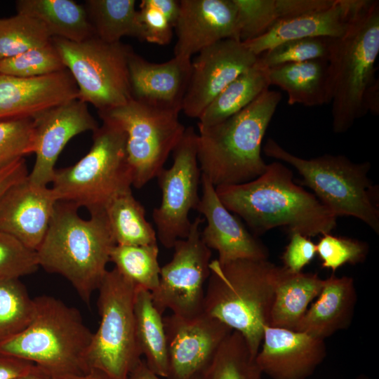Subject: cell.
Segmentation results:
<instances>
[{
  "label": "cell",
  "instance_id": "cell-1",
  "mask_svg": "<svg viewBox=\"0 0 379 379\" xmlns=\"http://www.w3.org/2000/svg\"><path fill=\"white\" fill-rule=\"evenodd\" d=\"M215 191L223 205L243 219L258 237L282 227L307 237L331 233L337 218L312 192L293 181L292 171L279 161L245 183L222 185Z\"/></svg>",
  "mask_w": 379,
  "mask_h": 379
},
{
  "label": "cell",
  "instance_id": "cell-2",
  "mask_svg": "<svg viewBox=\"0 0 379 379\" xmlns=\"http://www.w3.org/2000/svg\"><path fill=\"white\" fill-rule=\"evenodd\" d=\"M379 1L359 0L345 32L332 39L328 56L332 127L344 133L368 112L378 114Z\"/></svg>",
  "mask_w": 379,
  "mask_h": 379
},
{
  "label": "cell",
  "instance_id": "cell-3",
  "mask_svg": "<svg viewBox=\"0 0 379 379\" xmlns=\"http://www.w3.org/2000/svg\"><path fill=\"white\" fill-rule=\"evenodd\" d=\"M72 203L58 201L45 237L36 251L39 267L65 278L89 304L106 272L116 245L104 212L88 220Z\"/></svg>",
  "mask_w": 379,
  "mask_h": 379
},
{
  "label": "cell",
  "instance_id": "cell-4",
  "mask_svg": "<svg viewBox=\"0 0 379 379\" xmlns=\"http://www.w3.org/2000/svg\"><path fill=\"white\" fill-rule=\"evenodd\" d=\"M281 100L279 92L267 89L225 121L198 125L199 166L215 187L245 183L264 173L262 142Z\"/></svg>",
  "mask_w": 379,
  "mask_h": 379
},
{
  "label": "cell",
  "instance_id": "cell-5",
  "mask_svg": "<svg viewBox=\"0 0 379 379\" xmlns=\"http://www.w3.org/2000/svg\"><path fill=\"white\" fill-rule=\"evenodd\" d=\"M282 266L268 260L210 263L204 312L239 332L253 357L269 324L277 282Z\"/></svg>",
  "mask_w": 379,
  "mask_h": 379
},
{
  "label": "cell",
  "instance_id": "cell-6",
  "mask_svg": "<svg viewBox=\"0 0 379 379\" xmlns=\"http://www.w3.org/2000/svg\"><path fill=\"white\" fill-rule=\"evenodd\" d=\"M93 333L77 308L42 295L34 298L28 325L1 344L0 352L30 361L55 377L86 374Z\"/></svg>",
  "mask_w": 379,
  "mask_h": 379
},
{
  "label": "cell",
  "instance_id": "cell-7",
  "mask_svg": "<svg viewBox=\"0 0 379 379\" xmlns=\"http://www.w3.org/2000/svg\"><path fill=\"white\" fill-rule=\"evenodd\" d=\"M263 152L293 166L302 177L300 184L311 189L336 218L354 217L379 234V190L368 176L369 161L355 163L345 155L329 154L301 158L272 138L267 140Z\"/></svg>",
  "mask_w": 379,
  "mask_h": 379
},
{
  "label": "cell",
  "instance_id": "cell-8",
  "mask_svg": "<svg viewBox=\"0 0 379 379\" xmlns=\"http://www.w3.org/2000/svg\"><path fill=\"white\" fill-rule=\"evenodd\" d=\"M102 121L93 132L88 152L75 164L55 169L51 182L59 201L85 208L90 215L104 212L114 198L133 186L126 134L114 123Z\"/></svg>",
  "mask_w": 379,
  "mask_h": 379
},
{
  "label": "cell",
  "instance_id": "cell-9",
  "mask_svg": "<svg viewBox=\"0 0 379 379\" xmlns=\"http://www.w3.org/2000/svg\"><path fill=\"white\" fill-rule=\"evenodd\" d=\"M135 288L114 267L106 272L98 289L100 320L86 354L88 373L106 379H129L142 361L135 335Z\"/></svg>",
  "mask_w": 379,
  "mask_h": 379
},
{
  "label": "cell",
  "instance_id": "cell-10",
  "mask_svg": "<svg viewBox=\"0 0 379 379\" xmlns=\"http://www.w3.org/2000/svg\"><path fill=\"white\" fill-rule=\"evenodd\" d=\"M66 69L74 78L78 99L98 112L123 105L132 98L128 59L131 48L95 36L81 42L52 37Z\"/></svg>",
  "mask_w": 379,
  "mask_h": 379
},
{
  "label": "cell",
  "instance_id": "cell-11",
  "mask_svg": "<svg viewBox=\"0 0 379 379\" xmlns=\"http://www.w3.org/2000/svg\"><path fill=\"white\" fill-rule=\"evenodd\" d=\"M98 114L102 121L114 123L124 131L133 186L137 189L164 168L186 129L179 120V112L153 107L133 98Z\"/></svg>",
  "mask_w": 379,
  "mask_h": 379
},
{
  "label": "cell",
  "instance_id": "cell-12",
  "mask_svg": "<svg viewBox=\"0 0 379 379\" xmlns=\"http://www.w3.org/2000/svg\"><path fill=\"white\" fill-rule=\"evenodd\" d=\"M204 221L198 216L192 222L188 236L175 243L171 260L161 267L159 285L151 295L162 315L167 310L182 317L204 312V286L212 255L201 236L199 227Z\"/></svg>",
  "mask_w": 379,
  "mask_h": 379
},
{
  "label": "cell",
  "instance_id": "cell-13",
  "mask_svg": "<svg viewBox=\"0 0 379 379\" xmlns=\"http://www.w3.org/2000/svg\"><path fill=\"white\" fill-rule=\"evenodd\" d=\"M197 133L190 126L172 152L173 162L164 168L157 176L161 192L159 207L154 208L152 218L157 227V237L166 248L186 238L192 222L189 214L196 210L199 201V185L201 172L197 159Z\"/></svg>",
  "mask_w": 379,
  "mask_h": 379
},
{
  "label": "cell",
  "instance_id": "cell-14",
  "mask_svg": "<svg viewBox=\"0 0 379 379\" xmlns=\"http://www.w3.org/2000/svg\"><path fill=\"white\" fill-rule=\"evenodd\" d=\"M163 321L168 359L166 379L204 378L219 347L233 331L204 312L194 317L171 314Z\"/></svg>",
  "mask_w": 379,
  "mask_h": 379
},
{
  "label": "cell",
  "instance_id": "cell-15",
  "mask_svg": "<svg viewBox=\"0 0 379 379\" xmlns=\"http://www.w3.org/2000/svg\"><path fill=\"white\" fill-rule=\"evenodd\" d=\"M257 58L236 39L222 40L201 51L191 62L182 111L188 117L199 119L211 102Z\"/></svg>",
  "mask_w": 379,
  "mask_h": 379
},
{
  "label": "cell",
  "instance_id": "cell-16",
  "mask_svg": "<svg viewBox=\"0 0 379 379\" xmlns=\"http://www.w3.org/2000/svg\"><path fill=\"white\" fill-rule=\"evenodd\" d=\"M98 126L87 104L79 99L52 107L34 118L31 153L36 158L28 180L36 185L48 186L67 143L75 135L87 131L93 132Z\"/></svg>",
  "mask_w": 379,
  "mask_h": 379
},
{
  "label": "cell",
  "instance_id": "cell-17",
  "mask_svg": "<svg viewBox=\"0 0 379 379\" xmlns=\"http://www.w3.org/2000/svg\"><path fill=\"white\" fill-rule=\"evenodd\" d=\"M255 361L271 379H307L325 359V340L306 333L264 326Z\"/></svg>",
  "mask_w": 379,
  "mask_h": 379
},
{
  "label": "cell",
  "instance_id": "cell-18",
  "mask_svg": "<svg viewBox=\"0 0 379 379\" xmlns=\"http://www.w3.org/2000/svg\"><path fill=\"white\" fill-rule=\"evenodd\" d=\"M174 29L177 37L174 56L182 58L191 59L222 40L239 41L233 0H181Z\"/></svg>",
  "mask_w": 379,
  "mask_h": 379
},
{
  "label": "cell",
  "instance_id": "cell-19",
  "mask_svg": "<svg viewBox=\"0 0 379 379\" xmlns=\"http://www.w3.org/2000/svg\"><path fill=\"white\" fill-rule=\"evenodd\" d=\"M201 183L202 196L196 210L206 220L201 236L208 248L218 252L217 260L227 263L237 260H268V248L223 205L215 187L202 175Z\"/></svg>",
  "mask_w": 379,
  "mask_h": 379
},
{
  "label": "cell",
  "instance_id": "cell-20",
  "mask_svg": "<svg viewBox=\"0 0 379 379\" xmlns=\"http://www.w3.org/2000/svg\"><path fill=\"white\" fill-rule=\"evenodd\" d=\"M78 96L77 84L67 69L31 78L0 74V121L34 119Z\"/></svg>",
  "mask_w": 379,
  "mask_h": 379
},
{
  "label": "cell",
  "instance_id": "cell-21",
  "mask_svg": "<svg viewBox=\"0 0 379 379\" xmlns=\"http://www.w3.org/2000/svg\"><path fill=\"white\" fill-rule=\"evenodd\" d=\"M58 201L51 187L34 185L27 177L11 186L0 198V230L36 251Z\"/></svg>",
  "mask_w": 379,
  "mask_h": 379
},
{
  "label": "cell",
  "instance_id": "cell-22",
  "mask_svg": "<svg viewBox=\"0 0 379 379\" xmlns=\"http://www.w3.org/2000/svg\"><path fill=\"white\" fill-rule=\"evenodd\" d=\"M191 62L174 56L164 62H152L131 49L128 67L132 98L180 113L190 81Z\"/></svg>",
  "mask_w": 379,
  "mask_h": 379
},
{
  "label": "cell",
  "instance_id": "cell-23",
  "mask_svg": "<svg viewBox=\"0 0 379 379\" xmlns=\"http://www.w3.org/2000/svg\"><path fill=\"white\" fill-rule=\"evenodd\" d=\"M359 0H331L323 7L283 19L261 36L242 42L256 56L286 41L336 39L345 32Z\"/></svg>",
  "mask_w": 379,
  "mask_h": 379
},
{
  "label": "cell",
  "instance_id": "cell-24",
  "mask_svg": "<svg viewBox=\"0 0 379 379\" xmlns=\"http://www.w3.org/2000/svg\"><path fill=\"white\" fill-rule=\"evenodd\" d=\"M357 302L354 279L336 277L333 273L324 279L317 300L308 307L294 330L325 340L350 326Z\"/></svg>",
  "mask_w": 379,
  "mask_h": 379
},
{
  "label": "cell",
  "instance_id": "cell-25",
  "mask_svg": "<svg viewBox=\"0 0 379 379\" xmlns=\"http://www.w3.org/2000/svg\"><path fill=\"white\" fill-rule=\"evenodd\" d=\"M269 79L287 93L288 104L305 107L331 102L327 58L284 64L269 68Z\"/></svg>",
  "mask_w": 379,
  "mask_h": 379
},
{
  "label": "cell",
  "instance_id": "cell-26",
  "mask_svg": "<svg viewBox=\"0 0 379 379\" xmlns=\"http://www.w3.org/2000/svg\"><path fill=\"white\" fill-rule=\"evenodd\" d=\"M316 273L291 272L282 266L276 284L268 326L294 330L324 285Z\"/></svg>",
  "mask_w": 379,
  "mask_h": 379
},
{
  "label": "cell",
  "instance_id": "cell-27",
  "mask_svg": "<svg viewBox=\"0 0 379 379\" xmlns=\"http://www.w3.org/2000/svg\"><path fill=\"white\" fill-rule=\"evenodd\" d=\"M15 8L40 20L51 37L81 42L95 36L84 6L72 0H18Z\"/></svg>",
  "mask_w": 379,
  "mask_h": 379
},
{
  "label": "cell",
  "instance_id": "cell-28",
  "mask_svg": "<svg viewBox=\"0 0 379 379\" xmlns=\"http://www.w3.org/2000/svg\"><path fill=\"white\" fill-rule=\"evenodd\" d=\"M134 316L137 343L147 367L166 379L168 359L163 315L154 307L150 291L135 288Z\"/></svg>",
  "mask_w": 379,
  "mask_h": 379
},
{
  "label": "cell",
  "instance_id": "cell-29",
  "mask_svg": "<svg viewBox=\"0 0 379 379\" xmlns=\"http://www.w3.org/2000/svg\"><path fill=\"white\" fill-rule=\"evenodd\" d=\"M331 0H233L239 39L246 42L267 32L279 21L326 6Z\"/></svg>",
  "mask_w": 379,
  "mask_h": 379
},
{
  "label": "cell",
  "instance_id": "cell-30",
  "mask_svg": "<svg viewBox=\"0 0 379 379\" xmlns=\"http://www.w3.org/2000/svg\"><path fill=\"white\" fill-rule=\"evenodd\" d=\"M269 68L255 64L229 84L207 106L198 125L217 124L237 114L269 89Z\"/></svg>",
  "mask_w": 379,
  "mask_h": 379
},
{
  "label": "cell",
  "instance_id": "cell-31",
  "mask_svg": "<svg viewBox=\"0 0 379 379\" xmlns=\"http://www.w3.org/2000/svg\"><path fill=\"white\" fill-rule=\"evenodd\" d=\"M116 245L157 244L156 230L145 218V209L128 190L114 198L105 209Z\"/></svg>",
  "mask_w": 379,
  "mask_h": 379
},
{
  "label": "cell",
  "instance_id": "cell-32",
  "mask_svg": "<svg viewBox=\"0 0 379 379\" xmlns=\"http://www.w3.org/2000/svg\"><path fill=\"white\" fill-rule=\"evenodd\" d=\"M134 0H88L84 8L94 34L108 43L124 36L140 39L138 11Z\"/></svg>",
  "mask_w": 379,
  "mask_h": 379
},
{
  "label": "cell",
  "instance_id": "cell-33",
  "mask_svg": "<svg viewBox=\"0 0 379 379\" xmlns=\"http://www.w3.org/2000/svg\"><path fill=\"white\" fill-rule=\"evenodd\" d=\"M262 372L244 336L232 331L217 350L204 379H261Z\"/></svg>",
  "mask_w": 379,
  "mask_h": 379
},
{
  "label": "cell",
  "instance_id": "cell-34",
  "mask_svg": "<svg viewBox=\"0 0 379 379\" xmlns=\"http://www.w3.org/2000/svg\"><path fill=\"white\" fill-rule=\"evenodd\" d=\"M158 255L157 244L143 246L115 245L111 251L109 262L136 288L152 292L159 282L161 267Z\"/></svg>",
  "mask_w": 379,
  "mask_h": 379
},
{
  "label": "cell",
  "instance_id": "cell-35",
  "mask_svg": "<svg viewBox=\"0 0 379 379\" xmlns=\"http://www.w3.org/2000/svg\"><path fill=\"white\" fill-rule=\"evenodd\" d=\"M33 312L34 298L19 279H0V345L23 331Z\"/></svg>",
  "mask_w": 379,
  "mask_h": 379
},
{
  "label": "cell",
  "instance_id": "cell-36",
  "mask_svg": "<svg viewBox=\"0 0 379 379\" xmlns=\"http://www.w3.org/2000/svg\"><path fill=\"white\" fill-rule=\"evenodd\" d=\"M51 39L44 25L35 18L17 13L0 18V60L44 46Z\"/></svg>",
  "mask_w": 379,
  "mask_h": 379
},
{
  "label": "cell",
  "instance_id": "cell-37",
  "mask_svg": "<svg viewBox=\"0 0 379 379\" xmlns=\"http://www.w3.org/2000/svg\"><path fill=\"white\" fill-rule=\"evenodd\" d=\"M66 69L52 41L19 55L0 60V74L31 78Z\"/></svg>",
  "mask_w": 379,
  "mask_h": 379
},
{
  "label": "cell",
  "instance_id": "cell-38",
  "mask_svg": "<svg viewBox=\"0 0 379 379\" xmlns=\"http://www.w3.org/2000/svg\"><path fill=\"white\" fill-rule=\"evenodd\" d=\"M331 38L311 37L292 39L281 43L258 56L267 68L275 66L328 58Z\"/></svg>",
  "mask_w": 379,
  "mask_h": 379
},
{
  "label": "cell",
  "instance_id": "cell-39",
  "mask_svg": "<svg viewBox=\"0 0 379 379\" xmlns=\"http://www.w3.org/2000/svg\"><path fill=\"white\" fill-rule=\"evenodd\" d=\"M316 245L321 267L333 274L346 264L354 265L364 262L369 251L365 241L331 233L323 234Z\"/></svg>",
  "mask_w": 379,
  "mask_h": 379
},
{
  "label": "cell",
  "instance_id": "cell-40",
  "mask_svg": "<svg viewBox=\"0 0 379 379\" xmlns=\"http://www.w3.org/2000/svg\"><path fill=\"white\" fill-rule=\"evenodd\" d=\"M33 119L0 121V171L31 153Z\"/></svg>",
  "mask_w": 379,
  "mask_h": 379
},
{
  "label": "cell",
  "instance_id": "cell-41",
  "mask_svg": "<svg viewBox=\"0 0 379 379\" xmlns=\"http://www.w3.org/2000/svg\"><path fill=\"white\" fill-rule=\"evenodd\" d=\"M39 267L36 251L0 230V279H20Z\"/></svg>",
  "mask_w": 379,
  "mask_h": 379
},
{
  "label": "cell",
  "instance_id": "cell-42",
  "mask_svg": "<svg viewBox=\"0 0 379 379\" xmlns=\"http://www.w3.org/2000/svg\"><path fill=\"white\" fill-rule=\"evenodd\" d=\"M138 19L140 40L160 46L170 43L173 27L159 11L141 1Z\"/></svg>",
  "mask_w": 379,
  "mask_h": 379
},
{
  "label": "cell",
  "instance_id": "cell-43",
  "mask_svg": "<svg viewBox=\"0 0 379 379\" xmlns=\"http://www.w3.org/2000/svg\"><path fill=\"white\" fill-rule=\"evenodd\" d=\"M289 236V242L281 255L283 267L291 272L299 273L317 255V245L310 237L300 233Z\"/></svg>",
  "mask_w": 379,
  "mask_h": 379
},
{
  "label": "cell",
  "instance_id": "cell-44",
  "mask_svg": "<svg viewBox=\"0 0 379 379\" xmlns=\"http://www.w3.org/2000/svg\"><path fill=\"white\" fill-rule=\"evenodd\" d=\"M35 364L0 352V379H15L30 371Z\"/></svg>",
  "mask_w": 379,
  "mask_h": 379
},
{
  "label": "cell",
  "instance_id": "cell-45",
  "mask_svg": "<svg viewBox=\"0 0 379 379\" xmlns=\"http://www.w3.org/2000/svg\"><path fill=\"white\" fill-rule=\"evenodd\" d=\"M28 169L25 158L18 161L0 171V198L13 185L28 176Z\"/></svg>",
  "mask_w": 379,
  "mask_h": 379
},
{
  "label": "cell",
  "instance_id": "cell-46",
  "mask_svg": "<svg viewBox=\"0 0 379 379\" xmlns=\"http://www.w3.org/2000/svg\"><path fill=\"white\" fill-rule=\"evenodd\" d=\"M145 4L161 13L174 28L180 13V1L175 0H142Z\"/></svg>",
  "mask_w": 379,
  "mask_h": 379
},
{
  "label": "cell",
  "instance_id": "cell-47",
  "mask_svg": "<svg viewBox=\"0 0 379 379\" xmlns=\"http://www.w3.org/2000/svg\"><path fill=\"white\" fill-rule=\"evenodd\" d=\"M129 379H164L152 373L147 367L144 361L133 371ZM197 379H204L199 378Z\"/></svg>",
  "mask_w": 379,
  "mask_h": 379
},
{
  "label": "cell",
  "instance_id": "cell-48",
  "mask_svg": "<svg viewBox=\"0 0 379 379\" xmlns=\"http://www.w3.org/2000/svg\"><path fill=\"white\" fill-rule=\"evenodd\" d=\"M15 379H56V377L35 365L30 371Z\"/></svg>",
  "mask_w": 379,
  "mask_h": 379
},
{
  "label": "cell",
  "instance_id": "cell-49",
  "mask_svg": "<svg viewBox=\"0 0 379 379\" xmlns=\"http://www.w3.org/2000/svg\"><path fill=\"white\" fill-rule=\"evenodd\" d=\"M56 379H106L102 375L90 372L83 375H66L62 376L56 377Z\"/></svg>",
  "mask_w": 379,
  "mask_h": 379
}]
</instances>
